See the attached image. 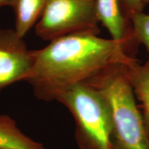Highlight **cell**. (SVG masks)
<instances>
[{
  "label": "cell",
  "instance_id": "obj_8",
  "mask_svg": "<svg viewBox=\"0 0 149 149\" xmlns=\"http://www.w3.org/2000/svg\"><path fill=\"white\" fill-rule=\"evenodd\" d=\"M0 149H45L42 144L24 135L15 121L0 115Z\"/></svg>",
  "mask_w": 149,
  "mask_h": 149
},
{
  "label": "cell",
  "instance_id": "obj_11",
  "mask_svg": "<svg viewBox=\"0 0 149 149\" xmlns=\"http://www.w3.org/2000/svg\"><path fill=\"white\" fill-rule=\"evenodd\" d=\"M121 8L123 14L129 22V19L133 15L144 11L145 6L143 0H120Z\"/></svg>",
  "mask_w": 149,
  "mask_h": 149
},
{
  "label": "cell",
  "instance_id": "obj_2",
  "mask_svg": "<svg viewBox=\"0 0 149 149\" xmlns=\"http://www.w3.org/2000/svg\"><path fill=\"white\" fill-rule=\"evenodd\" d=\"M135 66H112L85 82L98 89L107 102L113 149H149V133L130 77Z\"/></svg>",
  "mask_w": 149,
  "mask_h": 149
},
{
  "label": "cell",
  "instance_id": "obj_1",
  "mask_svg": "<svg viewBox=\"0 0 149 149\" xmlns=\"http://www.w3.org/2000/svg\"><path fill=\"white\" fill-rule=\"evenodd\" d=\"M133 40V35L118 41L91 32L59 37L33 51L34 62L24 81L39 100H57L74 86L86 82L112 66L138 64L128 52Z\"/></svg>",
  "mask_w": 149,
  "mask_h": 149
},
{
  "label": "cell",
  "instance_id": "obj_13",
  "mask_svg": "<svg viewBox=\"0 0 149 149\" xmlns=\"http://www.w3.org/2000/svg\"><path fill=\"white\" fill-rule=\"evenodd\" d=\"M143 3H144V6L148 4V3H149V0H143Z\"/></svg>",
  "mask_w": 149,
  "mask_h": 149
},
{
  "label": "cell",
  "instance_id": "obj_7",
  "mask_svg": "<svg viewBox=\"0 0 149 149\" xmlns=\"http://www.w3.org/2000/svg\"><path fill=\"white\" fill-rule=\"evenodd\" d=\"M45 0H13L11 6L15 15V31L23 39L29 30L37 23L44 11Z\"/></svg>",
  "mask_w": 149,
  "mask_h": 149
},
{
  "label": "cell",
  "instance_id": "obj_12",
  "mask_svg": "<svg viewBox=\"0 0 149 149\" xmlns=\"http://www.w3.org/2000/svg\"><path fill=\"white\" fill-rule=\"evenodd\" d=\"M13 0H0V8L6 6H12Z\"/></svg>",
  "mask_w": 149,
  "mask_h": 149
},
{
  "label": "cell",
  "instance_id": "obj_3",
  "mask_svg": "<svg viewBox=\"0 0 149 149\" xmlns=\"http://www.w3.org/2000/svg\"><path fill=\"white\" fill-rule=\"evenodd\" d=\"M57 101L74 117L80 149H113L109 109L98 89L88 84H79L63 93Z\"/></svg>",
  "mask_w": 149,
  "mask_h": 149
},
{
  "label": "cell",
  "instance_id": "obj_5",
  "mask_svg": "<svg viewBox=\"0 0 149 149\" xmlns=\"http://www.w3.org/2000/svg\"><path fill=\"white\" fill-rule=\"evenodd\" d=\"M34 62V52L28 49L15 30L0 29V91L24 80Z\"/></svg>",
  "mask_w": 149,
  "mask_h": 149
},
{
  "label": "cell",
  "instance_id": "obj_9",
  "mask_svg": "<svg viewBox=\"0 0 149 149\" xmlns=\"http://www.w3.org/2000/svg\"><path fill=\"white\" fill-rule=\"evenodd\" d=\"M130 77L149 133V64L146 62L144 66L138 64L130 68Z\"/></svg>",
  "mask_w": 149,
  "mask_h": 149
},
{
  "label": "cell",
  "instance_id": "obj_6",
  "mask_svg": "<svg viewBox=\"0 0 149 149\" xmlns=\"http://www.w3.org/2000/svg\"><path fill=\"white\" fill-rule=\"evenodd\" d=\"M95 10L99 22L107 29L111 39L120 41L133 35L120 0H95Z\"/></svg>",
  "mask_w": 149,
  "mask_h": 149
},
{
  "label": "cell",
  "instance_id": "obj_4",
  "mask_svg": "<svg viewBox=\"0 0 149 149\" xmlns=\"http://www.w3.org/2000/svg\"><path fill=\"white\" fill-rule=\"evenodd\" d=\"M95 0H45L44 11L35 26V33L51 41L76 33L99 35Z\"/></svg>",
  "mask_w": 149,
  "mask_h": 149
},
{
  "label": "cell",
  "instance_id": "obj_10",
  "mask_svg": "<svg viewBox=\"0 0 149 149\" xmlns=\"http://www.w3.org/2000/svg\"><path fill=\"white\" fill-rule=\"evenodd\" d=\"M129 22L134 39L145 46L149 56V13L144 11L135 13L130 17ZM146 62L149 64V58Z\"/></svg>",
  "mask_w": 149,
  "mask_h": 149
}]
</instances>
